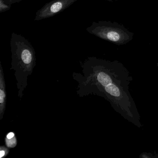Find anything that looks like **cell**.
Wrapping results in <instances>:
<instances>
[{
  "mask_svg": "<svg viewBox=\"0 0 158 158\" xmlns=\"http://www.w3.org/2000/svg\"><path fill=\"white\" fill-rule=\"evenodd\" d=\"M139 157V158H158V156H154L153 153L148 152H142Z\"/></svg>",
  "mask_w": 158,
  "mask_h": 158,
  "instance_id": "9",
  "label": "cell"
},
{
  "mask_svg": "<svg viewBox=\"0 0 158 158\" xmlns=\"http://www.w3.org/2000/svg\"><path fill=\"white\" fill-rule=\"evenodd\" d=\"M11 5L7 4L4 0H0V13L4 12L10 9Z\"/></svg>",
  "mask_w": 158,
  "mask_h": 158,
  "instance_id": "7",
  "label": "cell"
},
{
  "mask_svg": "<svg viewBox=\"0 0 158 158\" xmlns=\"http://www.w3.org/2000/svg\"><path fill=\"white\" fill-rule=\"evenodd\" d=\"M5 144L8 148H14L16 147L17 140L14 133L10 132L7 134L5 138Z\"/></svg>",
  "mask_w": 158,
  "mask_h": 158,
  "instance_id": "6",
  "label": "cell"
},
{
  "mask_svg": "<svg viewBox=\"0 0 158 158\" xmlns=\"http://www.w3.org/2000/svg\"><path fill=\"white\" fill-rule=\"evenodd\" d=\"M81 73H74L79 97L96 95L109 102L113 109L138 127L140 116L129 91L133 80L127 68L117 60L88 57L81 65Z\"/></svg>",
  "mask_w": 158,
  "mask_h": 158,
  "instance_id": "1",
  "label": "cell"
},
{
  "mask_svg": "<svg viewBox=\"0 0 158 158\" xmlns=\"http://www.w3.org/2000/svg\"><path fill=\"white\" fill-rule=\"evenodd\" d=\"M11 52V70L15 72L17 81L18 96L20 99L27 85L28 77L36 65L35 52L30 42L24 37L13 33L10 40Z\"/></svg>",
  "mask_w": 158,
  "mask_h": 158,
  "instance_id": "2",
  "label": "cell"
},
{
  "mask_svg": "<svg viewBox=\"0 0 158 158\" xmlns=\"http://www.w3.org/2000/svg\"><path fill=\"white\" fill-rule=\"evenodd\" d=\"M106 1H109V2H112L113 0H106Z\"/></svg>",
  "mask_w": 158,
  "mask_h": 158,
  "instance_id": "11",
  "label": "cell"
},
{
  "mask_svg": "<svg viewBox=\"0 0 158 158\" xmlns=\"http://www.w3.org/2000/svg\"><path fill=\"white\" fill-rule=\"evenodd\" d=\"M77 1L78 0H52L37 11L35 21H40L55 16Z\"/></svg>",
  "mask_w": 158,
  "mask_h": 158,
  "instance_id": "4",
  "label": "cell"
},
{
  "mask_svg": "<svg viewBox=\"0 0 158 158\" xmlns=\"http://www.w3.org/2000/svg\"><path fill=\"white\" fill-rule=\"evenodd\" d=\"M10 149L8 147L4 146L0 147V158H5L9 154Z\"/></svg>",
  "mask_w": 158,
  "mask_h": 158,
  "instance_id": "8",
  "label": "cell"
},
{
  "mask_svg": "<svg viewBox=\"0 0 158 158\" xmlns=\"http://www.w3.org/2000/svg\"><path fill=\"white\" fill-rule=\"evenodd\" d=\"M89 34L115 45H124L133 40L134 34L122 25L109 21L93 22L86 28Z\"/></svg>",
  "mask_w": 158,
  "mask_h": 158,
  "instance_id": "3",
  "label": "cell"
},
{
  "mask_svg": "<svg viewBox=\"0 0 158 158\" xmlns=\"http://www.w3.org/2000/svg\"><path fill=\"white\" fill-rule=\"evenodd\" d=\"M7 94L4 71L0 62V120L3 118L6 109Z\"/></svg>",
  "mask_w": 158,
  "mask_h": 158,
  "instance_id": "5",
  "label": "cell"
},
{
  "mask_svg": "<svg viewBox=\"0 0 158 158\" xmlns=\"http://www.w3.org/2000/svg\"><path fill=\"white\" fill-rule=\"evenodd\" d=\"M4 1L9 5H11L14 3L20 2L22 1V0H4Z\"/></svg>",
  "mask_w": 158,
  "mask_h": 158,
  "instance_id": "10",
  "label": "cell"
}]
</instances>
